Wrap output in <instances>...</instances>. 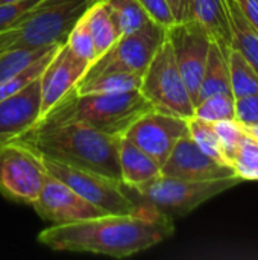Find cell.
I'll use <instances>...</instances> for the list:
<instances>
[{"label":"cell","instance_id":"obj_1","mask_svg":"<svg viewBox=\"0 0 258 260\" xmlns=\"http://www.w3.org/2000/svg\"><path fill=\"white\" fill-rule=\"evenodd\" d=\"M175 232L173 221L146 207L141 213L102 215L40 232L38 242L55 251L93 253L125 259L166 241Z\"/></svg>","mask_w":258,"mask_h":260},{"label":"cell","instance_id":"obj_2","mask_svg":"<svg viewBox=\"0 0 258 260\" xmlns=\"http://www.w3.org/2000/svg\"><path fill=\"white\" fill-rule=\"evenodd\" d=\"M71 91L30 129L12 142L24 145L43 157L93 171L122 183L119 166L120 137L108 136L79 120L71 111Z\"/></svg>","mask_w":258,"mask_h":260},{"label":"cell","instance_id":"obj_3","mask_svg":"<svg viewBox=\"0 0 258 260\" xmlns=\"http://www.w3.org/2000/svg\"><path fill=\"white\" fill-rule=\"evenodd\" d=\"M96 0H43L0 32V53L64 44L71 27Z\"/></svg>","mask_w":258,"mask_h":260},{"label":"cell","instance_id":"obj_4","mask_svg":"<svg viewBox=\"0 0 258 260\" xmlns=\"http://www.w3.org/2000/svg\"><path fill=\"white\" fill-rule=\"evenodd\" d=\"M243 181L239 175L214 180H182L158 175L137 187L125 186V192L138 206H144L172 221L186 216L201 204Z\"/></svg>","mask_w":258,"mask_h":260},{"label":"cell","instance_id":"obj_5","mask_svg":"<svg viewBox=\"0 0 258 260\" xmlns=\"http://www.w3.org/2000/svg\"><path fill=\"white\" fill-rule=\"evenodd\" d=\"M152 110H155V107L140 90L87 94L71 91L73 114L79 120L114 137H123L143 114Z\"/></svg>","mask_w":258,"mask_h":260},{"label":"cell","instance_id":"obj_6","mask_svg":"<svg viewBox=\"0 0 258 260\" xmlns=\"http://www.w3.org/2000/svg\"><path fill=\"white\" fill-rule=\"evenodd\" d=\"M138 90L155 110L184 119H190L195 114V104L178 69L167 37L144 70Z\"/></svg>","mask_w":258,"mask_h":260},{"label":"cell","instance_id":"obj_7","mask_svg":"<svg viewBox=\"0 0 258 260\" xmlns=\"http://www.w3.org/2000/svg\"><path fill=\"white\" fill-rule=\"evenodd\" d=\"M38 154V152H36ZM47 174L65 183L84 200L90 201L105 213L111 215H129L141 213L146 210L144 206H138L125 192L123 184L109 177L100 175L93 171H85L64 165L61 161L43 157Z\"/></svg>","mask_w":258,"mask_h":260},{"label":"cell","instance_id":"obj_8","mask_svg":"<svg viewBox=\"0 0 258 260\" xmlns=\"http://www.w3.org/2000/svg\"><path fill=\"white\" fill-rule=\"evenodd\" d=\"M46 175L43 158L33 149L18 142L0 145V193L5 198L33 206Z\"/></svg>","mask_w":258,"mask_h":260},{"label":"cell","instance_id":"obj_9","mask_svg":"<svg viewBox=\"0 0 258 260\" xmlns=\"http://www.w3.org/2000/svg\"><path fill=\"white\" fill-rule=\"evenodd\" d=\"M164 40L166 29L154 21L137 32L122 35L87 69L82 78H91L106 72H131L143 75Z\"/></svg>","mask_w":258,"mask_h":260},{"label":"cell","instance_id":"obj_10","mask_svg":"<svg viewBox=\"0 0 258 260\" xmlns=\"http://www.w3.org/2000/svg\"><path fill=\"white\" fill-rule=\"evenodd\" d=\"M166 37L172 44L178 69L182 75L192 101L196 105L198 91L213 38L204 24L196 18L172 24L166 29Z\"/></svg>","mask_w":258,"mask_h":260},{"label":"cell","instance_id":"obj_11","mask_svg":"<svg viewBox=\"0 0 258 260\" xmlns=\"http://www.w3.org/2000/svg\"><path fill=\"white\" fill-rule=\"evenodd\" d=\"M186 136H189L187 119L160 110L143 114L125 133L128 140L151 155L160 166L167 160L178 140Z\"/></svg>","mask_w":258,"mask_h":260},{"label":"cell","instance_id":"obj_12","mask_svg":"<svg viewBox=\"0 0 258 260\" xmlns=\"http://www.w3.org/2000/svg\"><path fill=\"white\" fill-rule=\"evenodd\" d=\"M32 207L52 225L70 224L108 215L50 174L46 175L41 192Z\"/></svg>","mask_w":258,"mask_h":260},{"label":"cell","instance_id":"obj_13","mask_svg":"<svg viewBox=\"0 0 258 260\" xmlns=\"http://www.w3.org/2000/svg\"><path fill=\"white\" fill-rule=\"evenodd\" d=\"M161 175L182 180H214L237 175L228 165L207 155L190 136L178 140L170 155L161 166Z\"/></svg>","mask_w":258,"mask_h":260},{"label":"cell","instance_id":"obj_14","mask_svg":"<svg viewBox=\"0 0 258 260\" xmlns=\"http://www.w3.org/2000/svg\"><path fill=\"white\" fill-rule=\"evenodd\" d=\"M88 67L90 64L71 53L65 43L59 46L41 75V117L76 87Z\"/></svg>","mask_w":258,"mask_h":260},{"label":"cell","instance_id":"obj_15","mask_svg":"<svg viewBox=\"0 0 258 260\" xmlns=\"http://www.w3.org/2000/svg\"><path fill=\"white\" fill-rule=\"evenodd\" d=\"M41 117V76L0 101V145L30 129Z\"/></svg>","mask_w":258,"mask_h":260},{"label":"cell","instance_id":"obj_16","mask_svg":"<svg viewBox=\"0 0 258 260\" xmlns=\"http://www.w3.org/2000/svg\"><path fill=\"white\" fill-rule=\"evenodd\" d=\"M119 166L122 183L129 187L149 183L161 174V166L125 136L119 142Z\"/></svg>","mask_w":258,"mask_h":260},{"label":"cell","instance_id":"obj_17","mask_svg":"<svg viewBox=\"0 0 258 260\" xmlns=\"http://www.w3.org/2000/svg\"><path fill=\"white\" fill-rule=\"evenodd\" d=\"M228 50H224L216 41H211L202 81L198 91L196 104L208 96L217 94V93H231V84H230V69H228Z\"/></svg>","mask_w":258,"mask_h":260},{"label":"cell","instance_id":"obj_18","mask_svg":"<svg viewBox=\"0 0 258 260\" xmlns=\"http://www.w3.org/2000/svg\"><path fill=\"white\" fill-rule=\"evenodd\" d=\"M231 30V47L239 50L258 73V30L246 20L236 0H224Z\"/></svg>","mask_w":258,"mask_h":260},{"label":"cell","instance_id":"obj_19","mask_svg":"<svg viewBox=\"0 0 258 260\" xmlns=\"http://www.w3.org/2000/svg\"><path fill=\"white\" fill-rule=\"evenodd\" d=\"M193 18L201 21L224 50L231 49V30L224 0H192Z\"/></svg>","mask_w":258,"mask_h":260},{"label":"cell","instance_id":"obj_20","mask_svg":"<svg viewBox=\"0 0 258 260\" xmlns=\"http://www.w3.org/2000/svg\"><path fill=\"white\" fill-rule=\"evenodd\" d=\"M93 38L97 58L103 55L122 35L103 0H96L82 15Z\"/></svg>","mask_w":258,"mask_h":260},{"label":"cell","instance_id":"obj_21","mask_svg":"<svg viewBox=\"0 0 258 260\" xmlns=\"http://www.w3.org/2000/svg\"><path fill=\"white\" fill-rule=\"evenodd\" d=\"M141 76L131 72H106L91 78H82L75 91L78 94L87 93H123L138 90L141 85Z\"/></svg>","mask_w":258,"mask_h":260},{"label":"cell","instance_id":"obj_22","mask_svg":"<svg viewBox=\"0 0 258 260\" xmlns=\"http://www.w3.org/2000/svg\"><path fill=\"white\" fill-rule=\"evenodd\" d=\"M228 69H230V84L234 99L257 94L258 73L251 62L236 49L228 52Z\"/></svg>","mask_w":258,"mask_h":260},{"label":"cell","instance_id":"obj_23","mask_svg":"<svg viewBox=\"0 0 258 260\" xmlns=\"http://www.w3.org/2000/svg\"><path fill=\"white\" fill-rule=\"evenodd\" d=\"M120 35H128L151 24L152 20L137 0H103ZM155 23V21H154Z\"/></svg>","mask_w":258,"mask_h":260},{"label":"cell","instance_id":"obj_24","mask_svg":"<svg viewBox=\"0 0 258 260\" xmlns=\"http://www.w3.org/2000/svg\"><path fill=\"white\" fill-rule=\"evenodd\" d=\"M58 46L61 44L35 47V49H11L6 52H2L0 53V82L23 72L32 62L38 61L41 56H44L47 52H50L52 49Z\"/></svg>","mask_w":258,"mask_h":260},{"label":"cell","instance_id":"obj_25","mask_svg":"<svg viewBox=\"0 0 258 260\" xmlns=\"http://www.w3.org/2000/svg\"><path fill=\"white\" fill-rule=\"evenodd\" d=\"M187 123H189V136L199 146V149L204 151L211 158H214L216 161H219L222 165H228L224 157L222 146H220V142H219V137H217L213 122H207L204 119L192 116L190 119H187Z\"/></svg>","mask_w":258,"mask_h":260},{"label":"cell","instance_id":"obj_26","mask_svg":"<svg viewBox=\"0 0 258 260\" xmlns=\"http://www.w3.org/2000/svg\"><path fill=\"white\" fill-rule=\"evenodd\" d=\"M207 122L236 119V99L233 94L217 93L199 101L195 105V114Z\"/></svg>","mask_w":258,"mask_h":260},{"label":"cell","instance_id":"obj_27","mask_svg":"<svg viewBox=\"0 0 258 260\" xmlns=\"http://www.w3.org/2000/svg\"><path fill=\"white\" fill-rule=\"evenodd\" d=\"M231 166L242 180H258V139L248 129L233 157Z\"/></svg>","mask_w":258,"mask_h":260},{"label":"cell","instance_id":"obj_28","mask_svg":"<svg viewBox=\"0 0 258 260\" xmlns=\"http://www.w3.org/2000/svg\"><path fill=\"white\" fill-rule=\"evenodd\" d=\"M58 49H59V46L55 47V49H52L50 52H47L38 61L32 62L23 72H20L15 76H12V78L6 79L3 82H0V101L5 99V98H8V96H11V94H14V93H17V91H20L21 88H24L26 85H29L33 79L40 78L43 75L44 69L47 67V64L50 62V59L53 58V55L56 53Z\"/></svg>","mask_w":258,"mask_h":260},{"label":"cell","instance_id":"obj_29","mask_svg":"<svg viewBox=\"0 0 258 260\" xmlns=\"http://www.w3.org/2000/svg\"><path fill=\"white\" fill-rule=\"evenodd\" d=\"M213 125L217 133L224 157H225L227 163L231 166L233 157L236 155V152L246 134V126L242 122H239L237 119L219 120V122H213Z\"/></svg>","mask_w":258,"mask_h":260},{"label":"cell","instance_id":"obj_30","mask_svg":"<svg viewBox=\"0 0 258 260\" xmlns=\"http://www.w3.org/2000/svg\"><path fill=\"white\" fill-rule=\"evenodd\" d=\"M65 46L68 47V50L71 53H75L81 59L87 61L90 66L97 59V52H96L93 38L90 35V30L85 24L84 17H81L76 21V24L71 27V30L65 40Z\"/></svg>","mask_w":258,"mask_h":260},{"label":"cell","instance_id":"obj_31","mask_svg":"<svg viewBox=\"0 0 258 260\" xmlns=\"http://www.w3.org/2000/svg\"><path fill=\"white\" fill-rule=\"evenodd\" d=\"M137 2L146 11L149 18L152 21H155L157 24L163 26L164 29H167L176 23L167 0H137Z\"/></svg>","mask_w":258,"mask_h":260},{"label":"cell","instance_id":"obj_32","mask_svg":"<svg viewBox=\"0 0 258 260\" xmlns=\"http://www.w3.org/2000/svg\"><path fill=\"white\" fill-rule=\"evenodd\" d=\"M236 119L245 126L258 123V93L236 99Z\"/></svg>","mask_w":258,"mask_h":260},{"label":"cell","instance_id":"obj_33","mask_svg":"<svg viewBox=\"0 0 258 260\" xmlns=\"http://www.w3.org/2000/svg\"><path fill=\"white\" fill-rule=\"evenodd\" d=\"M173 17L176 23L186 21L193 18V8H192V0H167Z\"/></svg>","mask_w":258,"mask_h":260},{"label":"cell","instance_id":"obj_34","mask_svg":"<svg viewBox=\"0 0 258 260\" xmlns=\"http://www.w3.org/2000/svg\"><path fill=\"white\" fill-rule=\"evenodd\" d=\"M246 20L258 30V0H236Z\"/></svg>","mask_w":258,"mask_h":260},{"label":"cell","instance_id":"obj_35","mask_svg":"<svg viewBox=\"0 0 258 260\" xmlns=\"http://www.w3.org/2000/svg\"><path fill=\"white\" fill-rule=\"evenodd\" d=\"M246 129L254 136V137H257L258 139V123L257 125H251V126H246Z\"/></svg>","mask_w":258,"mask_h":260},{"label":"cell","instance_id":"obj_36","mask_svg":"<svg viewBox=\"0 0 258 260\" xmlns=\"http://www.w3.org/2000/svg\"><path fill=\"white\" fill-rule=\"evenodd\" d=\"M15 2H20V0H0V6H3V5H9V3H15Z\"/></svg>","mask_w":258,"mask_h":260}]
</instances>
